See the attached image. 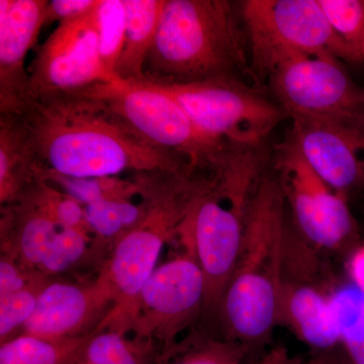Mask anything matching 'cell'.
Returning <instances> with one entry per match:
<instances>
[{
    "mask_svg": "<svg viewBox=\"0 0 364 364\" xmlns=\"http://www.w3.org/2000/svg\"><path fill=\"white\" fill-rule=\"evenodd\" d=\"M45 174L117 176L124 172L196 174L186 160L151 145L92 88L33 97L20 114Z\"/></svg>",
    "mask_w": 364,
    "mask_h": 364,
    "instance_id": "6da1fadb",
    "label": "cell"
},
{
    "mask_svg": "<svg viewBox=\"0 0 364 364\" xmlns=\"http://www.w3.org/2000/svg\"><path fill=\"white\" fill-rule=\"evenodd\" d=\"M286 208L277 176L265 168L249 205L240 257L220 309L228 339L254 345L279 324L289 232Z\"/></svg>",
    "mask_w": 364,
    "mask_h": 364,
    "instance_id": "7a4b0ae2",
    "label": "cell"
},
{
    "mask_svg": "<svg viewBox=\"0 0 364 364\" xmlns=\"http://www.w3.org/2000/svg\"><path fill=\"white\" fill-rule=\"evenodd\" d=\"M144 73L158 85L251 75L236 2L165 0Z\"/></svg>",
    "mask_w": 364,
    "mask_h": 364,
    "instance_id": "3957f363",
    "label": "cell"
},
{
    "mask_svg": "<svg viewBox=\"0 0 364 364\" xmlns=\"http://www.w3.org/2000/svg\"><path fill=\"white\" fill-rule=\"evenodd\" d=\"M131 177L138 186L144 214L112 244L100 270L114 291V305L97 330L123 331L141 289L156 269L165 244L176 238L191 208L212 188L208 177L161 170Z\"/></svg>",
    "mask_w": 364,
    "mask_h": 364,
    "instance_id": "277c9868",
    "label": "cell"
},
{
    "mask_svg": "<svg viewBox=\"0 0 364 364\" xmlns=\"http://www.w3.org/2000/svg\"><path fill=\"white\" fill-rule=\"evenodd\" d=\"M247 44L249 69L267 81L280 63L301 53H323L356 63L333 32L318 0L236 1Z\"/></svg>",
    "mask_w": 364,
    "mask_h": 364,
    "instance_id": "5b68a950",
    "label": "cell"
},
{
    "mask_svg": "<svg viewBox=\"0 0 364 364\" xmlns=\"http://www.w3.org/2000/svg\"><path fill=\"white\" fill-rule=\"evenodd\" d=\"M91 88L148 143L186 160L198 173L215 176L238 148L203 135L173 97L146 81Z\"/></svg>",
    "mask_w": 364,
    "mask_h": 364,
    "instance_id": "8992f818",
    "label": "cell"
},
{
    "mask_svg": "<svg viewBox=\"0 0 364 364\" xmlns=\"http://www.w3.org/2000/svg\"><path fill=\"white\" fill-rule=\"evenodd\" d=\"M148 83L173 97L203 135L235 147L261 148L287 117L272 98L236 76L191 83Z\"/></svg>",
    "mask_w": 364,
    "mask_h": 364,
    "instance_id": "52a82bcc",
    "label": "cell"
},
{
    "mask_svg": "<svg viewBox=\"0 0 364 364\" xmlns=\"http://www.w3.org/2000/svg\"><path fill=\"white\" fill-rule=\"evenodd\" d=\"M159 265L136 298L123 331L152 342L160 352L178 342L203 315L205 282L193 243Z\"/></svg>",
    "mask_w": 364,
    "mask_h": 364,
    "instance_id": "ba28073f",
    "label": "cell"
},
{
    "mask_svg": "<svg viewBox=\"0 0 364 364\" xmlns=\"http://www.w3.org/2000/svg\"><path fill=\"white\" fill-rule=\"evenodd\" d=\"M272 100L289 119L364 124L363 88L341 61L323 53H301L280 63L269 77Z\"/></svg>",
    "mask_w": 364,
    "mask_h": 364,
    "instance_id": "9c48e42d",
    "label": "cell"
},
{
    "mask_svg": "<svg viewBox=\"0 0 364 364\" xmlns=\"http://www.w3.org/2000/svg\"><path fill=\"white\" fill-rule=\"evenodd\" d=\"M272 166L294 227L305 240L327 250L351 240L356 226L348 198L311 168L291 136L274 148Z\"/></svg>",
    "mask_w": 364,
    "mask_h": 364,
    "instance_id": "30bf717a",
    "label": "cell"
},
{
    "mask_svg": "<svg viewBox=\"0 0 364 364\" xmlns=\"http://www.w3.org/2000/svg\"><path fill=\"white\" fill-rule=\"evenodd\" d=\"M249 207L232 200L215 184L198 198L181 231L193 242L205 282L203 315H219L240 257Z\"/></svg>",
    "mask_w": 364,
    "mask_h": 364,
    "instance_id": "8fae6325",
    "label": "cell"
},
{
    "mask_svg": "<svg viewBox=\"0 0 364 364\" xmlns=\"http://www.w3.org/2000/svg\"><path fill=\"white\" fill-rule=\"evenodd\" d=\"M98 4L100 0L82 16L58 23L38 48L28 70L32 98L114 82L100 63Z\"/></svg>",
    "mask_w": 364,
    "mask_h": 364,
    "instance_id": "7c38bea8",
    "label": "cell"
},
{
    "mask_svg": "<svg viewBox=\"0 0 364 364\" xmlns=\"http://www.w3.org/2000/svg\"><path fill=\"white\" fill-rule=\"evenodd\" d=\"M289 136L306 161L336 193L364 189V124L291 119Z\"/></svg>",
    "mask_w": 364,
    "mask_h": 364,
    "instance_id": "4fadbf2b",
    "label": "cell"
},
{
    "mask_svg": "<svg viewBox=\"0 0 364 364\" xmlns=\"http://www.w3.org/2000/svg\"><path fill=\"white\" fill-rule=\"evenodd\" d=\"M114 305V291L100 272L91 282L50 280L21 333L53 340L85 336L97 329Z\"/></svg>",
    "mask_w": 364,
    "mask_h": 364,
    "instance_id": "5bb4252c",
    "label": "cell"
},
{
    "mask_svg": "<svg viewBox=\"0 0 364 364\" xmlns=\"http://www.w3.org/2000/svg\"><path fill=\"white\" fill-rule=\"evenodd\" d=\"M47 0H0V114H20L32 100L28 51L46 25Z\"/></svg>",
    "mask_w": 364,
    "mask_h": 364,
    "instance_id": "9a60e30c",
    "label": "cell"
},
{
    "mask_svg": "<svg viewBox=\"0 0 364 364\" xmlns=\"http://www.w3.org/2000/svg\"><path fill=\"white\" fill-rule=\"evenodd\" d=\"M287 325L304 343L329 350L341 342L329 294L305 282L284 279L279 324Z\"/></svg>",
    "mask_w": 364,
    "mask_h": 364,
    "instance_id": "2e32d148",
    "label": "cell"
},
{
    "mask_svg": "<svg viewBox=\"0 0 364 364\" xmlns=\"http://www.w3.org/2000/svg\"><path fill=\"white\" fill-rule=\"evenodd\" d=\"M43 176L20 114H0V205L13 203L31 184L43 181Z\"/></svg>",
    "mask_w": 364,
    "mask_h": 364,
    "instance_id": "e0dca14e",
    "label": "cell"
},
{
    "mask_svg": "<svg viewBox=\"0 0 364 364\" xmlns=\"http://www.w3.org/2000/svg\"><path fill=\"white\" fill-rule=\"evenodd\" d=\"M164 4L165 0H124L126 36L114 73L117 81L145 80L144 67L156 38Z\"/></svg>",
    "mask_w": 364,
    "mask_h": 364,
    "instance_id": "ac0fdd59",
    "label": "cell"
},
{
    "mask_svg": "<svg viewBox=\"0 0 364 364\" xmlns=\"http://www.w3.org/2000/svg\"><path fill=\"white\" fill-rule=\"evenodd\" d=\"M159 348L119 330H97L90 335L76 364H155Z\"/></svg>",
    "mask_w": 364,
    "mask_h": 364,
    "instance_id": "d6986e66",
    "label": "cell"
},
{
    "mask_svg": "<svg viewBox=\"0 0 364 364\" xmlns=\"http://www.w3.org/2000/svg\"><path fill=\"white\" fill-rule=\"evenodd\" d=\"M91 334L53 340L21 333L1 343L0 364H76Z\"/></svg>",
    "mask_w": 364,
    "mask_h": 364,
    "instance_id": "ffe728a7",
    "label": "cell"
},
{
    "mask_svg": "<svg viewBox=\"0 0 364 364\" xmlns=\"http://www.w3.org/2000/svg\"><path fill=\"white\" fill-rule=\"evenodd\" d=\"M251 346L228 338L181 340L159 352L155 364H244Z\"/></svg>",
    "mask_w": 364,
    "mask_h": 364,
    "instance_id": "44dd1931",
    "label": "cell"
},
{
    "mask_svg": "<svg viewBox=\"0 0 364 364\" xmlns=\"http://www.w3.org/2000/svg\"><path fill=\"white\" fill-rule=\"evenodd\" d=\"M329 298L351 364H364V291L349 284L338 287Z\"/></svg>",
    "mask_w": 364,
    "mask_h": 364,
    "instance_id": "7402d4cb",
    "label": "cell"
},
{
    "mask_svg": "<svg viewBox=\"0 0 364 364\" xmlns=\"http://www.w3.org/2000/svg\"><path fill=\"white\" fill-rule=\"evenodd\" d=\"M43 181L63 191L85 207L100 200H133L134 196H138V186L132 177L130 179L117 176L80 178L48 173Z\"/></svg>",
    "mask_w": 364,
    "mask_h": 364,
    "instance_id": "603a6c76",
    "label": "cell"
},
{
    "mask_svg": "<svg viewBox=\"0 0 364 364\" xmlns=\"http://www.w3.org/2000/svg\"><path fill=\"white\" fill-rule=\"evenodd\" d=\"M85 219L98 241L114 243L143 217L142 203L133 200H100L85 205Z\"/></svg>",
    "mask_w": 364,
    "mask_h": 364,
    "instance_id": "cb8c5ba5",
    "label": "cell"
},
{
    "mask_svg": "<svg viewBox=\"0 0 364 364\" xmlns=\"http://www.w3.org/2000/svg\"><path fill=\"white\" fill-rule=\"evenodd\" d=\"M98 50L105 73L114 81L126 36L124 0H100L97 9Z\"/></svg>",
    "mask_w": 364,
    "mask_h": 364,
    "instance_id": "d4e9b609",
    "label": "cell"
},
{
    "mask_svg": "<svg viewBox=\"0 0 364 364\" xmlns=\"http://www.w3.org/2000/svg\"><path fill=\"white\" fill-rule=\"evenodd\" d=\"M333 32L364 63V0H318Z\"/></svg>",
    "mask_w": 364,
    "mask_h": 364,
    "instance_id": "484cf974",
    "label": "cell"
},
{
    "mask_svg": "<svg viewBox=\"0 0 364 364\" xmlns=\"http://www.w3.org/2000/svg\"><path fill=\"white\" fill-rule=\"evenodd\" d=\"M51 279H44L21 291L0 296V342L7 341L20 334L23 326L32 317L41 291Z\"/></svg>",
    "mask_w": 364,
    "mask_h": 364,
    "instance_id": "4316f807",
    "label": "cell"
},
{
    "mask_svg": "<svg viewBox=\"0 0 364 364\" xmlns=\"http://www.w3.org/2000/svg\"><path fill=\"white\" fill-rule=\"evenodd\" d=\"M98 0H53L46 7V25L63 23L82 16L97 6Z\"/></svg>",
    "mask_w": 364,
    "mask_h": 364,
    "instance_id": "83f0119b",
    "label": "cell"
},
{
    "mask_svg": "<svg viewBox=\"0 0 364 364\" xmlns=\"http://www.w3.org/2000/svg\"><path fill=\"white\" fill-rule=\"evenodd\" d=\"M348 268L352 284L364 291V245L352 254Z\"/></svg>",
    "mask_w": 364,
    "mask_h": 364,
    "instance_id": "f1b7e54d",
    "label": "cell"
},
{
    "mask_svg": "<svg viewBox=\"0 0 364 364\" xmlns=\"http://www.w3.org/2000/svg\"><path fill=\"white\" fill-rule=\"evenodd\" d=\"M255 364H299V361L291 358L286 347L277 346L268 351Z\"/></svg>",
    "mask_w": 364,
    "mask_h": 364,
    "instance_id": "f546056e",
    "label": "cell"
},
{
    "mask_svg": "<svg viewBox=\"0 0 364 364\" xmlns=\"http://www.w3.org/2000/svg\"><path fill=\"white\" fill-rule=\"evenodd\" d=\"M326 356H318V358H315L310 359L309 361H306L305 363L303 364H325Z\"/></svg>",
    "mask_w": 364,
    "mask_h": 364,
    "instance_id": "4dcf8cb0",
    "label": "cell"
},
{
    "mask_svg": "<svg viewBox=\"0 0 364 364\" xmlns=\"http://www.w3.org/2000/svg\"><path fill=\"white\" fill-rule=\"evenodd\" d=\"M325 364H346L344 363H342L341 360H339V359L337 358H328V356H326V360Z\"/></svg>",
    "mask_w": 364,
    "mask_h": 364,
    "instance_id": "1f68e13d",
    "label": "cell"
},
{
    "mask_svg": "<svg viewBox=\"0 0 364 364\" xmlns=\"http://www.w3.org/2000/svg\"><path fill=\"white\" fill-rule=\"evenodd\" d=\"M363 97H364V86L363 87Z\"/></svg>",
    "mask_w": 364,
    "mask_h": 364,
    "instance_id": "d6a6232c",
    "label": "cell"
}]
</instances>
